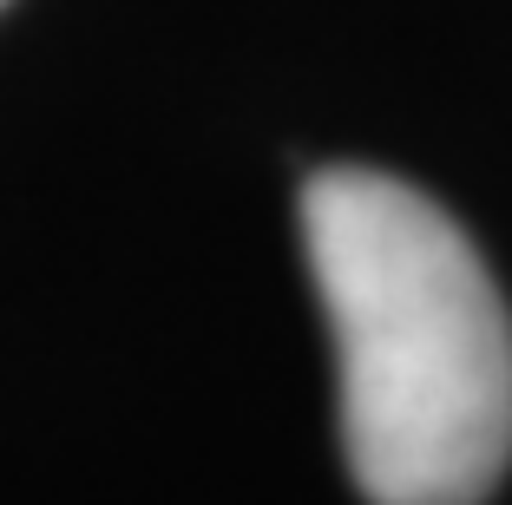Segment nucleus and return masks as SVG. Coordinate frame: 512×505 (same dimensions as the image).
<instances>
[{
	"label": "nucleus",
	"instance_id": "1",
	"mask_svg": "<svg viewBox=\"0 0 512 505\" xmlns=\"http://www.w3.org/2000/svg\"><path fill=\"white\" fill-rule=\"evenodd\" d=\"M302 250L335 342L342 453L368 505H480L512 466V315L427 191L329 164Z\"/></svg>",
	"mask_w": 512,
	"mask_h": 505
}]
</instances>
